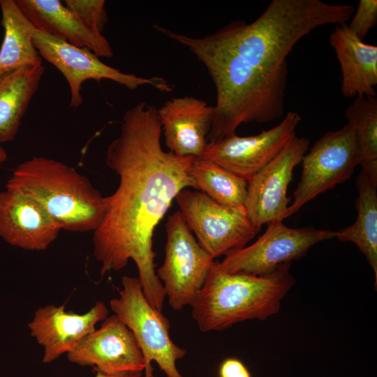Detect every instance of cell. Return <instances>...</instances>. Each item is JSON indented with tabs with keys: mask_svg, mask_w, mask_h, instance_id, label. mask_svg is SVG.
<instances>
[{
	"mask_svg": "<svg viewBox=\"0 0 377 377\" xmlns=\"http://www.w3.org/2000/svg\"><path fill=\"white\" fill-rule=\"evenodd\" d=\"M195 188L214 201L232 207H244L247 195V181L221 166L193 157L188 168Z\"/></svg>",
	"mask_w": 377,
	"mask_h": 377,
	"instance_id": "obj_22",
	"label": "cell"
},
{
	"mask_svg": "<svg viewBox=\"0 0 377 377\" xmlns=\"http://www.w3.org/2000/svg\"><path fill=\"white\" fill-rule=\"evenodd\" d=\"M121 284L119 296L110 301V306L133 334L145 359L144 371L153 369L155 361L167 377H183L176 362L186 350L171 339L168 319L149 304L138 278L124 276Z\"/></svg>",
	"mask_w": 377,
	"mask_h": 377,
	"instance_id": "obj_5",
	"label": "cell"
},
{
	"mask_svg": "<svg viewBox=\"0 0 377 377\" xmlns=\"http://www.w3.org/2000/svg\"><path fill=\"white\" fill-rule=\"evenodd\" d=\"M69 362L107 374L142 372L145 362L128 327L114 314L102 321L66 354Z\"/></svg>",
	"mask_w": 377,
	"mask_h": 377,
	"instance_id": "obj_13",
	"label": "cell"
},
{
	"mask_svg": "<svg viewBox=\"0 0 377 377\" xmlns=\"http://www.w3.org/2000/svg\"><path fill=\"white\" fill-rule=\"evenodd\" d=\"M301 120L298 113L288 112L278 125L258 135L238 136L233 133L207 142L200 157L248 182L282 150Z\"/></svg>",
	"mask_w": 377,
	"mask_h": 377,
	"instance_id": "obj_11",
	"label": "cell"
},
{
	"mask_svg": "<svg viewBox=\"0 0 377 377\" xmlns=\"http://www.w3.org/2000/svg\"><path fill=\"white\" fill-rule=\"evenodd\" d=\"M6 187L38 202L61 230L94 232L105 214L106 197L75 168L52 158L34 156L20 163Z\"/></svg>",
	"mask_w": 377,
	"mask_h": 377,
	"instance_id": "obj_4",
	"label": "cell"
},
{
	"mask_svg": "<svg viewBox=\"0 0 377 377\" xmlns=\"http://www.w3.org/2000/svg\"><path fill=\"white\" fill-rule=\"evenodd\" d=\"M175 200L187 226L214 259L244 247L259 231L244 207L226 206L188 188Z\"/></svg>",
	"mask_w": 377,
	"mask_h": 377,
	"instance_id": "obj_6",
	"label": "cell"
},
{
	"mask_svg": "<svg viewBox=\"0 0 377 377\" xmlns=\"http://www.w3.org/2000/svg\"><path fill=\"white\" fill-rule=\"evenodd\" d=\"M163 265L156 271L170 306H192L214 259L200 245L179 210L168 217Z\"/></svg>",
	"mask_w": 377,
	"mask_h": 377,
	"instance_id": "obj_7",
	"label": "cell"
},
{
	"mask_svg": "<svg viewBox=\"0 0 377 377\" xmlns=\"http://www.w3.org/2000/svg\"><path fill=\"white\" fill-rule=\"evenodd\" d=\"M157 110L168 151L182 157H200L207 143L214 106L182 96L167 101Z\"/></svg>",
	"mask_w": 377,
	"mask_h": 377,
	"instance_id": "obj_16",
	"label": "cell"
},
{
	"mask_svg": "<svg viewBox=\"0 0 377 377\" xmlns=\"http://www.w3.org/2000/svg\"><path fill=\"white\" fill-rule=\"evenodd\" d=\"M104 302L97 301L86 313L66 311L64 306L48 304L39 307L28 324L30 334L43 347V362L50 363L67 354L96 323L108 316Z\"/></svg>",
	"mask_w": 377,
	"mask_h": 377,
	"instance_id": "obj_15",
	"label": "cell"
},
{
	"mask_svg": "<svg viewBox=\"0 0 377 377\" xmlns=\"http://www.w3.org/2000/svg\"><path fill=\"white\" fill-rule=\"evenodd\" d=\"M207 68L216 99L235 110L275 113L285 108L287 58L259 40L242 20L214 33L192 37L168 30Z\"/></svg>",
	"mask_w": 377,
	"mask_h": 377,
	"instance_id": "obj_2",
	"label": "cell"
},
{
	"mask_svg": "<svg viewBox=\"0 0 377 377\" xmlns=\"http://www.w3.org/2000/svg\"><path fill=\"white\" fill-rule=\"evenodd\" d=\"M330 43L341 67L343 96L349 98L376 96L377 46L357 38L346 24L335 26Z\"/></svg>",
	"mask_w": 377,
	"mask_h": 377,
	"instance_id": "obj_18",
	"label": "cell"
},
{
	"mask_svg": "<svg viewBox=\"0 0 377 377\" xmlns=\"http://www.w3.org/2000/svg\"><path fill=\"white\" fill-rule=\"evenodd\" d=\"M7 159V154L5 150L0 146V163H3Z\"/></svg>",
	"mask_w": 377,
	"mask_h": 377,
	"instance_id": "obj_28",
	"label": "cell"
},
{
	"mask_svg": "<svg viewBox=\"0 0 377 377\" xmlns=\"http://www.w3.org/2000/svg\"><path fill=\"white\" fill-rule=\"evenodd\" d=\"M44 73L43 65L0 75V142L13 141Z\"/></svg>",
	"mask_w": 377,
	"mask_h": 377,
	"instance_id": "obj_20",
	"label": "cell"
},
{
	"mask_svg": "<svg viewBox=\"0 0 377 377\" xmlns=\"http://www.w3.org/2000/svg\"><path fill=\"white\" fill-rule=\"evenodd\" d=\"M37 30L73 45L89 49L98 57H112L113 51L103 34L89 28L59 0H16Z\"/></svg>",
	"mask_w": 377,
	"mask_h": 377,
	"instance_id": "obj_17",
	"label": "cell"
},
{
	"mask_svg": "<svg viewBox=\"0 0 377 377\" xmlns=\"http://www.w3.org/2000/svg\"><path fill=\"white\" fill-rule=\"evenodd\" d=\"M310 142L295 134L282 150L247 182L244 208L255 226L288 217V184L294 168L307 152Z\"/></svg>",
	"mask_w": 377,
	"mask_h": 377,
	"instance_id": "obj_12",
	"label": "cell"
},
{
	"mask_svg": "<svg viewBox=\"0 0 377 377\" xmlns=\"http://www.w3.org/2000/svg\"><path fill=\"white\" fill-rule=\"evenodd\" d=\"M376 24L377 1L360 0L357 11L347 27L357 38L363 40Z\"/></svg>",
	"mask_w": 377,
	"mask_h": 377,
	"instance_id": "obj_25",
	"label": "cell"
},
{
	"mask_svg": "<svg viewBox=\"0 0 377 377\" xmlns=\"http://www.w3.org/2000/svg\"><path fill=\"white\" fill-rule=\"evenodd\" d=\"M96 374L95 377H131L133 373H120L117 374H107L98 370H95Z\"/></svg>",
	"mask_w": 377,
	"mask_h": 377,
	"instance_id": "obj_27",
	"label": "cell"
},
{
	"mask_svg": "<svg viewBox=\"0 0 377 377\" xmlns=\"http://www.w3.org/2000/svg\"><path fill=\"white\" fill-rule=\"evenodd\" d=\"M220 377H251L244 364L236 358L225 360L219 368Z\"/></svg>",
	"mask_w": 377,
	"mask_h": 377,
	"instance_id": "obj_26",
	"label": "cell"
},
{
	"mask_svg": "<svg viewBox=\"0 0 377 377\" xmlns=\"http://www.w3.org/2000/svg\"><path fill=\"white\" fill-rule=\"evenodd\" d=\"M142 372H135L133 373L131 377H142Z\"/></svg>",
	"mask_w": 377,
	"mask_h": 377,
	"instance_id": "obj_29",
	"label": "cell"
},
{
	"mask_svg": "<svg viewBox=\"0 0 377 377\" xmlns=\"http://www.w3.org/2000/svg\"><path fill=\"white\" fill-rule=\"evenodd\" d=\"M360 161L357 138L350 124L327 132L302 159V174L288 217L317 195L348 179Z\"/></svg>",
	"mask_w": 377,
	"mask_h": 377,
	"instance_id": "obj_8",
	"label": "cell"
},
{
	"mask_svg": "<svg viewBox=\"0 0 377 377\" xmlns=\"http://www.w3.org/2000/svg\"><path fill=\"white\" fill-rule=\"evenodd\" d=\"M157 110L146 102L128 109L119 135L108 147L106 164L119 182L106 197L105 214L94 232L93 246L102 276L133 260L147 300L162 311L165 293L155 269L154 232L178 193L195 186L188 174L193 157L161 147Z\"/></svg>",
	"mask_w": 377,
	"mask_h": 377,
	"instance_id": "obj_1",
	"label": "cell"
},
{
	"mask_svg": "<svg viewBox=\"0 0 377 377\" xmlns=\"http://www.w3.org/2000/svg\"><path fill=\"white\" fill-rule=\"evenodd\" d=\"M34 44L40 56L54 65L66 78L71 92L70 106L73 108L82 104V85L91 79L109 80L131 90L144 85H150L161 92L169 93L173 89L163 77H143L123 73L102 62L89 49L73 45L37 29Z\"/></svg>",
	"mask_w": 377,
	"mask_h": 377,
	"instance_id": "obj_10",
	"label": "cell"
},
{
	"mask_svg": "<svg viewBox=\"0 0 377 377\" xmlns=\"http://www.w3.org/2000/svg\"><path fill=\"white\" fill-rule=\"evenodd\" d=\"M358 195L355 202L356 219L351 226L334 232V237L351 242L365 256L375 274L377 285V182L362 170L356 179Z\"/></svg>",
	"mask_w": 377,
	"mask_h": 377,
	"instance_id": "obj_21",
	"label": "cell"
},
{
	"mask_svg": "<svg viewBox=\"0 0 377 377\" xmlns=\"http://www.w3.org/2000/svg\"><path fill=\"white\" fill-rule=\"evenodd\" d=\"M334 237V231L313 227L292 228L283 221H274L255 242L228 253L221 262L215 261V266L229 274L266 275L284 263L302 258L316 243Z\"/></svg>",
	"mask_w": 377,
	"mask_h": 377,
	"instance_id": "obj_9",
	"label": "cell"
},
{
	"mask_svg": "<svg viewBox=\"0 0 377 377\" xmlns=\"http://www.w3.org/2000/svg\"><path fill=\"white\" fill-rule=\"evenodd\" d=\"M60 225L36 200L6 188L0 192V237L29 251L45 250L58 237Z\"/></svg>",
	"mask_w": 377,
	"mask_h": 377,
	"instance_id": "obj_14",
	"label": "cell"
},
{
	"mask_svg": "<svg viewBox=\"0 0 377 377\" xmlns=\"http://www.w3.org/2000/svg\"><path fill=\"white\" fill-rule=\"evenodd\" d=\"M65 6L75 13L89 28L103 34L108 20L104 0H65Z\"/></svg>",
	"mask_w": 377,
	"mask_h": 377,
	"instance_id": "obj_24",
	"label": "cell"
},
{
	"mask_svg": "<svg viewBox=\"0 0 377 377\" xmlns=\"http://www.w3.org/2000/svg\"><path fill=\"white\" fill-rule=\"evenodd\" d=\"M345 117L354 129L360 150V165L369 178L377 182V98L360 96L348 106Z\"/></svg>",
	"mask_w": 377,
	"mask_h": 377,
	"instance_id": "obj_23",
	"label": "cell"
},
{
	"mask_svg": "<svg viewBox=\"0 0 377 377\" xmlns=\"http://www.w3.org/2000/svg\"><path fill=\"white\" fill-rule=\"evenodd\" d=\"M4 30L0 47V75L29 66L42 65V57L34 44L36 27L14 0H0Z\"/></svg>",
	"mask_w": 377,
	"mask_h": 377,
	"instance_id": "obj_19",
	"label": "cell"
},
{
	"mask_svg": "<svg viewBox=\"0 0 377 377\" xmlns=\"http://www.w3.org/2000/svg\"><path fill=\"white\" fill-rule=\"evenodd\" d=\"M290 267L291 263H284L263 276L229 274L218 269L214 261L191 306L200 331H221L240 322L265 320L276 314L281 300L295 283Z\"/></svg>",
	"mask_w": 377,
	"mask_h": 377,
	"instance_id": "obj_3",
	"label": "cell"
}]
</instances>
